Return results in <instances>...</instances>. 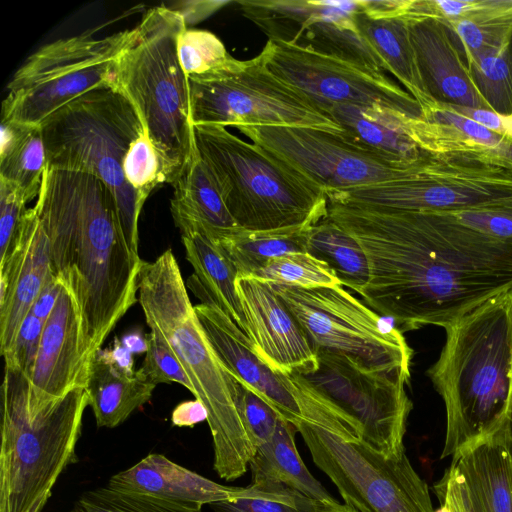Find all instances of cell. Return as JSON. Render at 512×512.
I'll return each instance as SVG.
<instances>
[{"label": "cell", "mask_w": 512, "mask_h": 512, "mask_svg": "<svg viewBox=\"0 0 512 512\" xmlns=\"http://www.w3.org/2000/svg\"><path fill=\"white\" fill-rule=\"evenodd\" d=\"M327 217L363 248L370 278L360 295L402 333L445 328L512 289V244L446 211H404L328 201Z\"/></svg>", "instance_id": "6da1fadb"}, {"label": "cell", "mask_w": 512, "mask_h": 512, "mask_svg": "<svg viewBox=\"0 0 512 512\" xmlns=\"http://www.w3.org/2000/svg\"><path fill=\"white\" fill-rule=\"evenodd\" d=\"M34 209L49 240L52 271L76 299L94 358L138 301L145 261L125 241L112 193L91 174L47 166Z\"/></svg>", "instance_id": "7a4b0ae2"}, {"label": "cell", "mask_w": 512, "mask_h": 512, "mask_svg": "<svg viewBox=\"0 0 512 512\" xmlns=\"http://www.w3.org/2000/svg\"><path fill=\"white\" fill-rule=\"evenodd\" d=\"M444 329L445 344L426 372L445 406L441 458L485 443L512 445V289Z\"/></svg>", "instance_id": "3957f363"}, {"label": "cell", "mask_w": 512, "mask_h": 512, "mask_svg": "<svg viewBox=\"0 0 512 512\" xmlns=\"http://www.w3.org/2000/svg\"><path fill=\"white\" fill-rule=\"evenodd\" d=\"M138 302L148 327L170 346L189 377L193 396L207 410L215 472L224 480H236L246 473L257 449L241 415L236 376L209 341L171 249L145 262Z\"/></svg>", "instance_id": "277c9868"}, {"label": "cell", "mask_w": 512, "mask_h": 512, "mask_svg": "<svg viewBox=\"0 0 512 512\" xmlns=\"http://www.w3.org/2000/svg\"><path fill=\"white\" fill-rule=\"evenodd\" d=\"M186 27L175 8L149 9L115 61L109 83L138 111L170 185L195 149L188 77L177 54V38Z\"/></svg>", "instance_id": "5b68a950"}, {"label": "cell", "mask_w": 512, "mask_h": 512, "mask_svg": "<svg viewBox=\"0 0 512 512\" xmlns=\"http://www.w3.org/2000/svg\"><path fill=\"white\" fill-rule=\"evenodd\" d=\"M28 378L5 366L2 384L0 512H41L74 461L89 398L76 387L37 413L28 409Z\"/></svg>", "instance_id": "8992f818"}, {"label": "cell", "mask_w": 512, "mask_h": 512, "mask_svg": "<svg viewBox=\"0 0 512 512\" xmlns=\"http://www.w3.org/2000/svg\"><path fill=\"white\" fill-rule=\"evenodd\" d=\"M194 138L238 228L311 227L327 217L324 190L265 148L220 125H195Z\"/></svg>", "instance_id": "52a82bcc"}, {"label": "cell", "mask_w": 512, "mask_h": 512, "mask_svg": "<svg viewBox=\"0 0 512 512\" xmlns=\"http://www.w3.org/2000/svg\"><path fill=\"white\" fill-rule=\"evenodd\" d=\"M47 166L80 171L101 180L112 193L120 227L131 252L138 253V221L144 205L126 182L123 162L145 130L130 100L108 85L60 108L41 124Z\"/></svg>", "instance_id": "ba28073f"}, {"label": "cell", "mask_w": 512, "mask_h": 512, "mask_svg": "<svg viewBox=\"0 0 512 512\" xmlns=\"http://www.w3.org/2000/svg\"><path fill=\"white\" fill-rule=\"evenodd\" d=\"M195 125L295 126L342 132L315 101L282 80L262 54L248 60L232 56L218 67L188 77Z\"/></svg>", "instance_id": "9c48e42d"}, {"label": "cell", "mask_w": 512, "mask_h": 512, "mask_svg": "<svg viewBox=\"0 0 512 512\" xmlns=\"http://www.w3.org/2000/svg\"><path fill=\"white\" fill-rule=\"evenodd\" d=\"M135 35V27L104 37L85 31L40 47L7 85L1 120L40 125L73 100L108 86L115 61Z\"/></svg>", "instance_id": "30bf717a"}, {"label": "cell", "mask_w": 512, "mask_h": 512, "mask_svg": "<svg viewBox=\"0 0 512 512\" xmlns=\"http://www.w3.org/2000/svg\"><path fill=\"white\" fill-rule=\"evenodd\" d=\"M272 287L299 323L315 354H345L375 370L410 374L413 351L403 333L341 284Z\"/></svg>", "instance_id": "8fae6325"}, {"label": "cell", "mask_w": 512, "mask_h": 512, "mask_svg": "<svg viewBox=\"0 0 512 512\" xmlns=\"http://www.w3.org/2000/svg\"><path fill=\"white\" fill-rule=\"evenodd\" d=\"M296 429L345 505L358 512H435L428 486L406 453L388 458L361 440L348 441L307 422Z\"/></svg>", "instance_id": "7c38bea8"}, {"label": "cell", "mask_w": 512, "mask_h": 512, "mask_svg": "<svg viewBox=\"0 0 512 512\" xmlns=\"http://www.w3.org/2000/svg\"><path fill=\"white\" fill-rule=\"evenodd\" d=\"M350 206L445 211L512 198V171L467 157L425 152L405 178L327 195Z\"/></svg>", "instance_id": "4fadbf2b"}, {"label": "cell", "mask_w": 512, "mask_h": 512, "mask_svg": "<svg viewBox=\"0 0 512 512\" xmlns=\"http://www.w3.org/2000/svg\"><path fill=\"white\" fill-rule=\"evenodd\" d=\"M252 143L284 161L326 195L389 183L407 177L418 159L399 157L362 145L342 132L295 126L236 127Z\"/></svg>", "instance_id": "5bb4252c"}, {"label": "cell", "mask_w": 512, "mask_h": 512, "mask_svg": "<svg viewBox=\"0 0 512 512\" xmlns=\"http://www.w3.org/2000/svg\"><path fill=\"white\" fill-rule=\"evenodd\" d=\"M316 356L317 366L299 374L359 424L363 443L388 458L405 454L413 407L405 390L410 374L375 370L340 353L320 351Z\"/></svg>", "instance_id": "9a60e30c"}, {"label": "cell", "mask_w": 512, "mask_h": 512, "mask_svg": "<svg viewBox=\"0 0 512 512\" xmlns=\"http://www.w3.org/2000/svg\"><path fill=\"white\" fill-rule=\"evenodd\" d=\"M261 54L274 74L323 110L331 105L381 106L415 117L422 114L418 102L385 73L272 40L266 42Z\"/></svg>", "instance_id": "2e32d148"}, {"label": "cell", "mask_w": 512, "mask_h": 512, "mask_svg": "<svg viewBox=\"0 0 512 512\" xmlns=\"http://www.w3.org/2000/svg\"><path fill=\"white\" fill-rule=\"evenodd\" d=\"M92 359L76 299L62 285L45 321L39 350L27 377L29 411L37 413L72 389L85 388Z\"/></svg>", "instance_id": "e0dca14e"}, {"label": "cell", "mask_w": 512, "mask_h": 512, "mask_svg": "<svg viewBox=\"0 0 512 512\" xmlns=\"http://www.w3.org/2000/svg\"><path fill=\"white\" fill-rule=\"evenodd\" d=\"M188 287L201 300L195 312L226 367L265 400L283 420L297 427L303 410L286 374L273 371L255 353L246 334L212 301L193 274Z\"/></svg>", "instance_id": "ac0fdd59"}, {"label": "cell", "mask_w": 512, "mask_h": 512, "mask_svg": "<svg viewBox=\"0 0 512 512\" xmlns=\"http://www.w3.org/2000/svg\"><path fill=\"white\" fill-rule=\"evenodd\" d=\"M237 291L253 350L273 371L305 373L317 356L305 333L271 284L238 276Z\"/></svg>", "instance_id": "d6986e66"}, {"label": "cell", "mask_w": 512, "mask_h": 512, "mask_svg": "<svg viewBox=\"0 0 512 512\" xmlns=\"http://www.w3.org/2000/svg\"><path fill=\"white\" fill-rule=\"evenodd\" d=\"M51 271L47 234L34 207L28 208L7 256L0 262L2 356L10 351Z\"/></svg>", "instance_id": "ffe728a7"}, {"label": "cell", "mask_w": 512, "mask_h": 512, "mask_svg": "<svg viewBox=\"0 0 512 512\" xmlns=\"http://www.w3.org/2000/svg\"><path fill=\"white\" fill-rule=\"evenodd\" d=\"M433 490L458 512H512V445L485 443L453 457Z\"/></svg>", "instance_id": "44dd1931"}, {"label": "cell", "mask_w": 512, "mask_h": 512, "mask_svg": "<svg viewBox=\"0 0 512 512\" xmlns=\"http://www.w3.org/2000/svg\"><path fill=\"white\" fill-rule=\"evenodd\" d=\"M414 120L420 150L467 157L512 171V134L488 129L461 114L454 105L432 100Z\"/></svg>", "instance_id": "7402d4cb"}, {"label": "cell", "mask_w": 512, "mask_h": 512, "mask_svg": "<svg viewBox=\"0 0 512 512\" xmlns=\"http://www.w3.org/2000/svg\"><path fill=\"white\" fill-rule=\"evenodd\" d=\"M425 87L433 100L489 109L478 93L463 55L446 24L432 17L405 13Z\"/></svg>", "instance_id": "603a6c76"}, {"label": "cell", "mask_w": 512, "mask_h": 512, "mask_svg": "<svg viewBox=\"0 0 512 512\" xmlns=\"http://www.w3.org/2000/svg\"><path fill=\"white\" fill-rule=\"evenodd\" d=\"M107 486L198 508L234 499L241 490L214 482L158 453L112 475Z\"/></svg>", "instance_id": "cb8c5ba5"}, {"label": "cell", "mask_w": 512, "mask_h": 512, "mask_svg": "<svg viewBox=\"0 0 512 512\" xmlns=\"http://www.w3.org/2000/svg\"><path fill=\"white\" fill-rule=\"evenodd\" d=\"M155 387L140 369L133 371L100 350L91 361L85 389L97 426L114 428L147 403Z\"/></svg>", "instance_id": "d4e9b609"}, {"label": "cell", "mask_w": 512, "mask_h": 512, "mask_svg": "<svg viewBox=\"0 0 512 512\" xmlns=\"http://www.w3.org/2000/svg\"><path fill=\"white\" fill-rule=\"evenodd\" d=\"M172 217L200 286L247 336L246 319L236 285V267L197 222L182 216Z\"/></svg>", "instance_id": "484cf974"}, {"label": "cell", "mask_w": 512, "mask_h": 512, "mask_svg": "<svg viewBox=\"0 0 512 512\" xmlns=\"http://www.w3.org/2000/svg\"><path fill=\"white\" fill-rule=\"evenodd\" d=\"M324 110L343 135L362 145L406 161L425 153L414 140L415 116L381 106L331 105Z\"/></svg>", "instance_id": "4316f807"}, {"label": "cell", "mask_w": 512, "mask_h": 512, "mask_svg": "<svg viewBox=\"0 0 512 512\" xmlns=\"http://www.w3.org/2000/svg\"><path fill=\"white\" fill-rule=\"evenodd\" d=\"M296 427L279 418L272 438L258 447L249 465L252 479L281 483L305 496L324 512H344L349 506L340 504L316 480L300 457L295 445Z\"/></svg>", "instance_id": "83f0119b"}, {"label": "cell", "mask_w": 512, "mask_h": 512, "mask_svg": "<svg viewBox=\"0 0 512 512\" xmlns=\"http://www.w3.org/2000/svg\"><path fill=\"white\" fill-rule=\"evenodd\" d=\"M406 13V12H405ZM358 31L405 87L420 108L433 99L423 82L405 14L373 17L360 9L354 14Z\"/></svg>", "instance_id": "f1b7e54d"}, {"label": "cell", "mask_w": 512, "mask_h": 512, "mask_svg": "<svg viewBox=\"0 0 512 512\" xmlns=\"http://www.w3.org/2000/svg\"><path fill=\"white\" fill-rule=\"evenodd\" d=\"M172 187V216H182L197 222L211 237L238 229L226 207L217 181L196 145L186 167Z\"/></svg>", "instance_id": "f546056e"}, {"label": "cell", "mask_w": 512, "mask_h": 512, "mask_svg": "<svg viewBox=\"0 0 512 512\" xmlns=\"http://www.w3.org/2000/svg\"><path fill=\"white\" fill-rule=\"evenodd\" d=\"M46 167L40 125L1 120L0 179L16 186L30 202L39 195Z\"/></svg>", "instance_id": "4dcf8cb0"}, {"label": "cell", "mask_w": 512, "mask_h": 512, "mask_svg": "<svg viewBox=\"0 0 512 512\" xmlns=\"http://www.w3.org/2000/svg\"><path fill=\"white\" fill-rule=\"evenodd\" d=\"M304 251L326 263L342 286L362 294L370 278L367 256L358 241L335 222L326 217L309 227Z\"/></svg>", "instance_id": "1f68e13d"}, {"label": "cell", "mask_w": 512, "mask_h": 512, "mask_svg": "<svg viewBox=\"0 0 512 512\" xmlns=\"http://www.w3.org/2000/svg\"><path fill=\"white\" fill-rule=\"evenodd\" d=\"M236 3L242 15L267 35L268 40L296 44L312 22L342 8L345 1L241 0Z\"/></svg>", "instance_id": "d6a6232c"}, {"label": "cell", "mask_w": 512, "mask_h": 512, "mask_svg": "<svg viewBox=\"0 0 512 512\" xmlns=\"http://www.w3.org/2000/svg\"><path fill=\"white\" fill-rule=\"evenodd\" d=\"M309 227L271 231L236 229L211 237L231 260L238 276L251 277L271 260L280 256L305 252V233Z\"/></svg>", "instance_id": "836d02e7"}, {"label": "cell", "mask_w": 512, "mask_h": 512, "mask_svg": "<svg viewBox=\"0 0 512 512\" xmlns=\"http://www.w3.org/2000/svg\"><path fill=\"white\" fill-rule=\"evenodd\" d=\"M443 22L468 64L512 38V0H486L481 8Z\"/></svg>", "instance_id": "e575fe53"}, {"label": "cell", "mask_w": 512, "mask_h": 512, "mask_svg": "<svg viewBox=\"0 0 512 512\" xmlns=\"http://www.w3.org/2000/svg\"><path fill=\"white\" fill-rule=\"evenodd\" d=\"M473 83L489 108L512 118V38L468 64Z\"/></svg>", "instance_id": "d590c367"}, {"label": "cell", "mask_w": 512, "mask_h": 512, "mask_svg": "<svg viewBox=\"0 0 512 512\" xmlns=\"http://www.w3.org/2000/svg\"><path fill=\"white\" fill-rule=\"evenodd\" d=\"M209 506L215 512H324L305 496L267 479H252L234 499Z\"/></svg>", "instance_id": "8d00e7d4"}, {"label": "cell", "mask_w": 512, "mask_h": 512, "mask_svg": "<svg viewBox=\"0 0 512 512\" xmlns=\"http://www.w3.org/2000/svg\"><path fill=\"white\" fill-rule=\"evenodd\" d=\"M251 277L272 285L299 288L341 284L326 263L307 252H294L275 258Z\"/></svg>", "instance_id": "74e56055"}, {"label": "cell", "mask_w": 512, "mask_h": 512, "mask_svg": "<svg viewBox=\"0 0 512 512\" xmlns=\"http://www.w3.org/2000/svg\"><path fill=\"white\" fill-rule=\"evenodd\" d=\"M70 512H202V508L116 490L106 485L82 493Z\"/></svg>", "instance_id": "f35d334b"}, {"label": "cell", "mask_w": 512, "mask_h": 512, "mask_svg": "<svg viewBox=\"0 0 512 512\" xmlns=\"http://www.w3.org/2000/svg\"><path fill=\"white\" fill-rule=\"evenodd\" d=\"M123 172L142 205L157 186L165 183L161 159L146 129L131 143L124 158Z\"/></svg>", "instance_id": "ab89813d"}, {"label": "cell", "mask_w": 512, "mask_h": 512, "mask_svg": "<svg viewBox=\"0 0 512 512\" xmlns=\"http://www.w3.org/2000/svg\"><path fill=\"white\" fill-rule=\"evenodd\" d=\"M177 54L187 77L206 73L231 57L215 34L188 27L177 38Z\"/></svg>", "instance_id": "60d3db41"}, {"label": "cell", "mask_w": 512, "mask_h": 512, "mask_svg": "<svg viewBox=\"0 0 512 512\" xmlns=\"http://www.w3.org/2000/svg\"><path fill=\"white\" fill-rule=\"evenodd\" d=\"M446 212L478 232L512 244V198Z\"/></svg>", "instance_id": "b9f144b4"}, {"label": "cell", "mask_w": 512, "mask_h": 512, "mask_svg": "<svg viewBox=\"0 0 512 512\" xmlns=\"http://www.w3.org/2000/svg\"><path fill=\"white\" fill-rule=\"evenodd\" d=\"M140 371L153 384L178 383L192 393V384L178 358L164 340L154 329L146 343V356Z\"/></svg>", "instance_id": "7bdbcfd3"}, {"label": "cell", "mask_w": 512, "mask_h": 512, "mask_svg": "<svg viewBox=\"0 0 512 512\" xmlns=\"http://www.w3.org/2000/svg\"><path fill=\"white\" fill-rule=\"evenodd\" d=\"M236 383L244 425L254 446L258 449L272 438L280 416L237 377Z\"/></svg>", "instance_id": "ee69618b"}, {"label": "cell", "mask_w": 512, "mask_h": 512, "mask_svg": "<svg viewBox=\"0 0 512 512\" xmlns=\"http://www.w3.org/2000/svg\"><path fill=\"white\" fill-rule=\"evenodd\" d=\"M28 200L13 184L0 179V262L9 252L28 210Z\"/></svg>", "instance_id": "f6af8a7d"}, {"label": "cell", "mask_w": 512, "mask_h": 512, "mask_svg": "<svg viewBox=\"0 0 512 512\" xmlns=\"http://www.w3.org/2000/svg\"><path fill=\"white\" fill-rule=\"evenodd\" d=\"M45 321L31 311L21 324L10 351L3 356L5 366L13 367L29 376L40 346Z\"/></svg>", "instance_id": "bcb514c9"}, {"label": "cell", "mask_w": 512, "mask_h": 512, "mask_svg": "<svg viewBox=\"0 0 512 512\" xmlns=\"http://www.w3.org/2000/svg\"><path fill=\"white\" fill-rule=\"evenodd\" d=\"M62 285L59 278L51 271L30 311L38 318L46 321L56 304Z\"/></svg>", "instance_id": "7dc6e473"}, {"label": "cell", "mask_w": 512, "mask_h": 512, "mask_svg": "<svg viewBox=\"0 0 512 512\" xmlns=\"http://www.w3.org/2000/svg\"><path fill=\"white\" fill-rule=\"evenodd\" d=\"M208 413L204 405L197 399L178 404L171 416V421L177 427H193L197 423L207 421Z\"/></svg>", "instance_id": "c3c4849f"}, {"label": "cell", "mask_w": 512, "mask_h": 512, "mask_svg": "<svg viewBox=\"0 0 512 512\" xmlns=\"http://www.w3.org/2000/svg\"><path fill=\"white\" fill-rule=\"evenodd\" d=\"M230 3L229 1H193L183 3L185 7L178 10L184 17L186 26L188 27L191 23L198 22L220 7Z\"/></svg>", "instance_id": "681fc988"}, {"label": "cell", "mask_w": 512, "mask_h": 512, "mask_svg": "<svg viewBox=\"0 0 512 512\" xmlns=\"http://www.w3.org/2000/svg\"><path fill=\"white\" fill-rule=\"evenodd\" d=\"M441 506L439 509L435 510V512H458L456 507L451 504L448 500L440 498L438 499Z\"/></svg>", "instance_id": "f907efd6"}, {"label": "cell", "mask_w": 512, "mask_h": 512, "mask_svg": "<svg viewBox=\"0 0 512 512\" xmlns=\"http://www.w3.org/2000/svg\"><path fill=\"white\" fill-rule=\"evenodd\" d=\"M344 512H358V511H356L355 509H353V508L349 507V508H348L346 511H344Z\"/></svg>", "instance_id": "816d5d0a"}]
</instances>
